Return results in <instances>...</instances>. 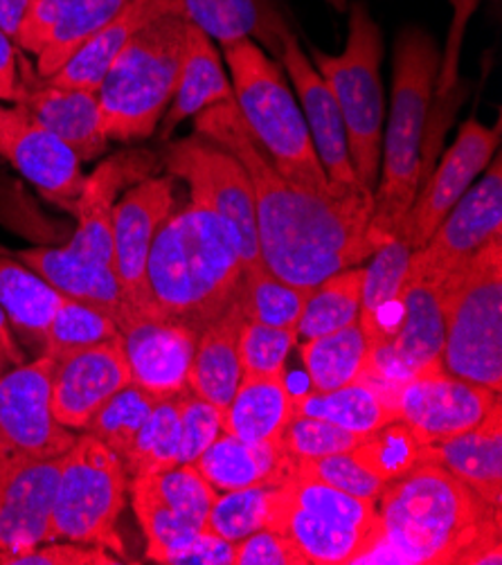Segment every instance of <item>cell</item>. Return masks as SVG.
I'll use <instances>...</instances> for the list:
<instances>
[{
    "label": "cell",
    "instance_id": "obj_33",
    "mask_svg": "<svg viewBox=\"0 0 502 565\" xmlns=\"http://www.w3.org/2000/svg\"><path fill=\"white\" fill-rule=\"evenodd\" d=\"M296 394L287 370L277 374H242L233 402L223 411V433L244 441H280L296 415Z\"/></svg>",
    "mask_w": 502,
    "mask_h": 565
},
{
    "label": "cell",
    "instance_id": "obj_45",
    "mask_svg": "<svg viewBox=\"0 0 502 565\" xmlns=\"http://www.w3.org/2000/svg\"><path fill=\"white\" fill-rule=\"evenodd\" d=\"M309 294L311 291L275 277L268 268H261L255 273H244L239 302L248 320L282 329H298V320Z\"/></svg>",
    "mask_w": 502,
    "mask_h": 565
},
{
    "label": "cell",
    "instance_id": "obj_31",
    "mask_svg": "<svg viewBox=\"0 0 502 565\" xmlns=\"http://www.w3.org/2000/svg\"><path fill=\"white\" fill-rule=\"evenodd\" d=\"M179 12V0H129L122 12L108 21L88 43H84L73 60L47 77L52 84L97 93L110 66L116 64L125 45L153 19Z\"/></svg>",
    "mask_w": 502,
    "mask_h": 565
},
{
    "label": "cell",
    "instance_id": "obj_57",
    "mask_svg": "<svg viewBox=\"0 0 502 565\" xmlns=\"http://www.w3.org/2000/svg\"><path fill=\"white\" fill-rule=\"evenodd\" d=\"M12 456H14V450H12L10 441L6 439V435H3V433H0V462L8 460V458H12Z\"/></svg>",
    "mask_w": 502,
    "mask_h": 565
},
{
    "label": "cell",
    "instance_id": "obj_44",
    "mask_svg": "<svg viewBox=\"0 0 502 565\" xmlns=\"http://www.w3.org/2000/svg\"><path fill=\"white\" fill-rule=\"evenodd\" d=\"M160 399L162 397L158 394L129 383L90 417L84 433L104 441L116 456H120V460H125L136 435Z\"/></svg>",
    "mask_w": 502,
    "mask_h": 565
},
{
    "label": "cell",
    "instance_id": "obj_18",
    "mask_svg": "<svg viewBox=\"0 0 502 565\" xmlns=\"http://www.w3.org/2000/svg\"><path fill=\"white\" fill-rule=\"evenodd\" d=\"M177 210V179L147 177L114 210V270L129 305L147 307V259L162 223Z\"/></svg>",
    "mask_w": 502,
    "mask_h": 565
},
{
    "label": "cell",
    "instance_id": "obj_39",
    "mask_svg": "<svg viewBox=\"0 0 502 565\" xmlns=\"http://www.w3.org/2000/svg\"><path fill=\"white\" fill-rule=\"evenodd\" d=\"M363 268L352 266L329 275L309 294L298 320V335L305 341L339 331L359 318Z\"/></svg>",
    "mask_w": 502,
    "mask_h": 565
},
{
    "label": "cell",
    "instance_id": "obj_40",
    "mask_svg": "<svg viewBox=\"0 0 502 565\" xmlns=\"http://www.w3.org/2000/svg\"><path fill=\"white\" fill-rule=\"evenodd\" d=\"M181 394L162 397L145 426L136 435L127 458L122 460L129 478L160 473L179 465L181 446Z\"/></svg>",
    "mask_w": 502,
    "mask_h": 565
},
{
    "label": "cell",
    "instance_id": "obj_1",
    "mask_svg": "<svg viewBox=\"0 0 502 565\" xmlns=\"http://www.w3.org/2000/svg\"><path fill=\"white\" fill-rule=\"evenodd\" d=\"M194 127L246 167L255 192L259 253L275 277L313 291L329 275L374 255L372 190L318 196L291 185L246 129L235 99L201 110Z\"/></svg>",
    "mask_w": 502,
    "mask_h": 565
},
{
    "label": "cell",
    "instance_id": "obj_25",
    "mask_svg": "<svg viewBox=\"0 0 502 565\" xmlns=\"http://www.w3.org/2000/svg\"><path fill=\"white\" fill-rule=\"evenodd\" d=\"M129 383L122 338L64 356L54 361L52 370V415L71 430H84L90 417Z\"/></svg>",
    "mask_w": 502,
    "mask_h": 565
},
{
    "label": "cell",
    "instance_id": "obj_51",
    "mask_svg": "<svg viewBox=\"0 0 502 565\" xmlns=\"http://www.w3.org/2000/svg\"><path fill=\"white\" fill-rule=\"evenodd\" d=\"M125 563L114 552L97 545H84L73 541H47L30 552L10 556L3 565H118Z\"/></svg>",
    "mask_w": 502,
    "mask_h": 565
},
{
    "label": "cell",
    "instance_id": "obj_42",
    "mask_svg": "<svg viewBox=\"0 0 502 565\" xmlns=\"http://www.w3.org/2000/svg\"><path fill=\"white\" fill-rule=\"evenodd\" d=\"M424 454L426 444L408 424L399 419L365 435L352 448V456L385 484L424 465Z\"/></svg>",
    "mask_w": 502,
    "mask_h": 565
},
{
    "label": "cell",
    "instance_id": "obj_14",
    "mask_svg": "<svg viewBox=\"0 0 502 565\" xmlns=\"http://www.w3.org/2000/svg\"><path fill=\"white\" fill-rule=\"evenodd\" d=\"M498 404H502L500 392L462 381L444 367L415 374L389 394L397 419L408 424L424 444L476 428Z\"/></svg>",
    "mask_w": 502,
    "mask_h": 565
},
{
    "label": "cell",
    "instance_id": "obj_48",
    "mask_svg": "<svg viewBox=\"0 0 502 565\" xmlns=\"http://www.w3.org/2000/svg\"><path fill=\"white\" fill-rule=\"evenodd\" d=\"M361 439V435H354L329 422L293 415L280 437V444L289 460H313L333 454H348Z\"/></svg>",
    "mask_w": 502,
    "mask_h": 565
},
{
    "label": "cell",
    "instance_id": "obj_47",
    "mask_svg": "<svg viewBox=\"0 0 502 565\" xmlns=\"http://www.w3.org/2000/svg\"><path fill=\"white\" fill-rule=\"evenodd\" d=\"M298 343V329L270 327L248 320L242 327V374H277L287 370V356Z\"/></svg>",
    "mask_w": 502,
    "mask_h": 565
},
{
    "label": "cell",
    "instance_id": "obj_12",
    "mask_svg": "<svg viewBox=\"0 0 502 565\" xmlns=\"http://www.w3.org/2000/svg\"><path fill=\"white\" fill-rule=\"evenodd\" d=\"M493 239H502V158L500 151L487 167L480 183L444 216L432 237L410 253L408 279L428 281L441 287V281L467 264L478 250Z\"/></svg>",
    "mask_w": 502,
    "mask_h": 565
},
{
    "label": "cell",
    "instance_id": "obj_2",
    "mask_svg": "<svg viewBox=\"0 0 502 565\" xmlns=\"http://www.w3.org/2000/svg\"><path fill=\"white\" fill-rule=\"evenodd\" d=\"M361 563L500 565L502 510L439 465L424 462L376 500V534Z\"/></svg>",
    "mask_w": 502,
    "mask_h": 565
},
{
    "label": "cell",
    "instance_id": "obj_53",
    "mask_svg": "<svg viewBox=\"0 0 502 565\" xmlns=\"http://www.w3.org/2000/svg\"><path fill=\"white\" fill-rule=\"evenodd\" d=\"M172 565H235V543L203 530L174 556Z\"/></svg>",
    "mask_w": 502,
    "mask_h": 565
},
{
    "label": "cell",
    "instance_id": "obj_8",
    "mask_svg": "<svg viewBox=\"0 0 502 565\" xmlns=\"http://www.w3.org/2000/svg\"><path fill=\"white\" fill-rule=\"evenodd\" d=\"M345 50L333 56L309 45L311 64L331 88L343 113L350 156L359 181L374 192L381 169L385 90L381 79L383 32L363 0L348 8Z\"/></svg>",
    "mask_w": 502,
    "mask_h": 565
},
{
    "label": "cell",
    "instance_id": "obj_38",
    "mask_svg": "<svg viewBox=\"0 0 502 565\" xmlns=\"http://www.w3.org/2000/svg\"><path fill=\"white\" fill-rule=\"evenodd\" d=\"M372 345L359 322L331 331L318 338H309L300 348V356L313 390L327 392L359 381L367 367Z\"/></svg>",
    "mask_w": 502,
    "mask_h": 565
},
{
    "label": "cell",
    "instance_id": "obj_4",
    "mask_svg": "<svg viewBox=\"0 0 502 565\" xmlns=\"http://www.w3.org/2000/svg\"><path fill=\"white\" fill-rule=\"evenodd\" d=\"M441 54L435 39L406 25L395 41L393 106L381 140V181L374 192L370 237L376 248L397 235L424 181V140Z\"/></svg>",
    "mask_w": 502,
    "mask_h": 565
},
{
    "label": "cell",
    "instance_id": "obj_24",
    "mask_svg": "<svg viewBox=\"0 0 502 565\" xmlns=\"http://www.w3.org/2000/svg\"><path fill=\"white\" fill-rule=\"evenodd\" d=\"M118 327L131 383L158 397H174L188 390V372L199 341L194 331L138 309H129Z\"/></svg>",
    "mask_w": 502,
    "mask_h": 565
},
{
    "label": "cell",
    "instance_id": "obj_30",
    "mask_svg": "<svg viewBox=\"0 0 502 565\" xmlns=\"http://www.w3.org/2000/svg\"><path fill=\"white\" fill-rule=\"evenodd\" d=\"M244 322L246 313L237 298V302L199 333L190 363L188 390L221 411H226L233 402L242 381L239 338Z\"/></svg>",
    "mask_w": 502,
    "mask_h": 565
},
{
    "label": "cell",
    "instance_id": "obj_22",
    "mask_svg": "<svg viewBox=\"0 0 502 565\" xmlns=\"http://www.w3.org/2000/svg\"><path fill=\"white\" fill-rule=\"evenodd\" d=\"M129 0H34L21 28L17 47L36 56V73L52 77L88 43Z\"/></svg>",
    "mask_w": 502,
    "mask_h": 565
},
{
    "label": "cell",
    "instance_id": "obj_28",
    "mask_svg": "<svg viewBox=\"0 0 502 565\" xmlns=\"http://www.w3.org/2000/svg\"><path fill=\"white\" fill-rule=\"evenodd\" d=\"M19 262L41 275L52 289L64 298H73L106 311L116 322L133 309L120 287L116 270L99 262L79 257L64 246L60 248H25L12 253Z\"/></svg>",
    "mask_w": 502,
    "mask_h": 565
},
{
    "label": "cell",
    "instance_id": "obj_36",
    "mask_svg": "<svg viewBox=\"0 0 502 565\" xmlns=\"http://www.w3.org/2000/svg\"><path fill=\"white\" fill-rule=\"evenodd\" d=\"M296 415L316 417L354 435H370L381 426L395 422V408L365 381H354L350 385L327 390V392H305L293 399Z\"/></svg>",
    "mask_w": 502,
    "mask_h": 565
},
{
    "label": "cell",
    "instance_id": "obj_23",
    "mask_svg": "<svg viewBox=\"0 0 502 565\" xmlns=\"http://www.w3.org/2000/svg\"><path fill=\"white\" fill-rule=\"evenodd\" d=\"M23 110L62 138L82 162L95 160L106 151L108 136L104 131L99 97L93 90L66 88L39 75L25 52L19 50L17 102Z\"/></svg>",
    "mask_w": 502,
    "mask_h": 565
},
{
    "label": "cell",
    "instance_id": "obj_37",
    "mask_svg": "<svg viewBox=\"0 0 502 565\" xmlns=\"http://www.w3.org/2000/svg\"><path fill=\"white\" fill-rule=\"evenodd\" d=\"M413 248L399 235L383 242L370 257V266L363 268V289H361V309L359 322L367 335L372 348L387 343L383 320L387 309L399 305L402 291L408 279Z\"/></svg>",
    "mask_w": 502,
    "mask_h": 565
},
{
    "label": "cell",
    "instance_id": "obj_54",
    "mask_svg": "<svg viewBox=\"0 0 502 565\" xmlns=\"http://www.w3.org/2000/svg\"><path fill=\"white\" fill-rule=\"evenodd\" d=\"M17 84H19V47L3 30H0V99L14 104Z\"/></svg>",
    "mask_w": 502,
    "mask_h": 565
},
{
    "label": "cell",
    "instance_id": "obj_3",
    "mask_svg": "<svg viewBox=\"0 0 502 565\" xmlns=\"http://www.w3.org/2000/svg\"><path fill=\"white\" fill-rule=\"evenodd\" d=\"M242 281L244 262L235 228L212 207L190 199L167 216L153 239L145 313L199 335L237 302Z\"/></svg>",
    "mask_w": 502,
    "mask_h": 565
},
{
    "label": "cell",
    "instance_id": "obj_13",
    "mask_svg": "<svg viewBox=\"0 0 502 565\" xmlns=\"http://www.w3.org/2000/svg\"><path fill=\"white\" fill-rule=\"evenodd\" d=\"M500 116L495 127H487L471 116L460 127L456 142L444 153L439 164L430 169L397 228V235L404 237L413 250L421 248L432 237L444 216L469 192L480 172H484L500 151Z\"/></svg>",
    "mask_w": 502,
    "mask_h": 565
},
{
    "label": "cell",
    "instance_id": "obj_15",
    "mask_svg": "<svg viewBox=\"0 0 502 565\" xmlns=\"http://www.w3.org/2000/svg\"><path fill=\"white\" fill-rule=\"evenodd\" d=\"M54 359L41 354L32 363L0 374V433L17 456L50 460L62 458L77 435L52 415L50 383Z\"/></svg>",
    "mask_w": 502,
    "mask_h": 565
},
{
    "label": "cell",
    "instance_id": "obj_17",
    "mask_svg": "<svg viewBox=\"0 0 502 565\" xmlns=\"http://www.w3.org/2000/svg\"><path fill=\"white\" fill-rule=\"evenodd\" d=\"M0 156L32 183L39 194L68 212L84 185L82 158L39 125L19 104L0 106Z\"/></svg>",
    "mask_w": 502,
    "mask_h": 565
},
{
    "label": "cell",
    "instance_id": "obj_11",
    "mask_svg": "<svg viewBox=\"0 0 502 565\" xmlns=\"http://www.w3.org/2000/svg\"><path fill=\"white\" fill-rule=\"evenodd\" d=\"M133 514L147 539V556L172 565L174 556L205 530L216 491L194 469L177 465L160 473L131 478Z\"/></svg>",
    "mask_w": 502,
    "mask_h": 565
},
{
    "label": "cell",
    "instance_id": "obj_59",
    "mask_svg": "<svg viewBox=\"0 0 502 565\" xmlns=\"http://www.w3.org/2000/svg\"><path fill=\"white\" fill-rule=\"evenodd\" d=\"M8 365H10V363H8V359L3 356V352H0V374H3V372L8 370Z\"/></svg>",
    "mask_w": 502,
    "mask_h": 565
},
{
    "label": "cell",
    "instance_id": "obj_16",
    "mask_svg": "<svg viewBox=\"0 0 502 565\" xmlns=\"http://www.w3.org/2000/svg\"><path fill=\"white\" fill-rule=\"evenodd\" d=\"M399 307V329L387 343L372 348L367 367L359 379L370 385L378 381L389 385L387 402L402 381L441 367L444 352L439 287L419 279H406Z\"/></svg>",
    "mask_w": 502,
    "mask_h": 565
},
{
    "label": "cell",
    "instance_id": "obj_27",
    "mask_svg": "<svg viewBox=\"0 0 502 565\" xmlns=\"http://www.w3.org/2000/svg\"><path fill=\"white\" fill-rule=\"evenodd\" d=\"M181 17L221 47L239 41L257 43L280 62L282 39L291 25L277 0H179Z\"/></svg>",
    "mask_w": 502,
    "mask_h": 565
},
{
    "label": "cell",
    "instance_id": "obj_41",
    "mask_svg": "<svg viewBox=\"0 0 502 565\" xmlns=\"http://www.w3.org/2000/svg\"><path fill=\"white\" fill-rule=\"evenodd\" d=\"M114 338H120V327L106 311L64 298L45 331L41 354L60 361L75 352L114 341Z\"/></svg>",
    "mask_w": 502,
    "mask_h": 565
},
{
    "label": "cell",
    "instance_id": "obj_49",
    "mask_svg": "<svg viewBox=\"0 0 502 565\" xmlns=\"http://www.w3.org/2000/svg\"><path fill=\"white\" fill-rule=\"evenodd\" d=\"M291 469L365 500H378V495L387 487L352 456V450L313 460H291Z\"/></svg>",
    "mask_w": 502,
    "mask_h": 565
},
{
    "label": "cell",
    "instance_id": "obj_46",
    "mask_svg": "<svg viewBox=\"0 0 502 565\" xmlns=\"http://www.w3.org/2000/svg\"><path fill=\"white\" fill-rule=\"evenodd\" d=\"M275 487L277 484H257L216 493L205 530L231 543H239L257 530H264Z\"/></svg>",
    "mask_w": 502,
    "mask_h": 565
},
{
    "label": "cell",
    "instance_id": "obj_20",
    "mask_svg": "<svg viewBox=\"0 0 502 565\" xmlns=\"http://www.w3.org/2000/svg\"><path fill=\"white\" fill-rule=\"evenodd\" d=\"M280 64L293 82L313 149L329 183L341 190H363L365 185L359 181L352 164L348 129L339 102L311 64L293 30L282 39Z\"/></svg>",
    "mask_w": 502,
    "mask_h": 565
},
{
    "label": "cell",
    "instance_id": "obj_21",
    "mask_svg": "<svg viewBox=\"0 0 502 565\" xmlns=\"http://www.w3.org/2000/svg\"><path fill=\"white\" fill-rule=\"evenodd\" d=\"M156 156L145 149H122L102 160L84 179L73 214L77 228L66 250L114 268V210L125 190L153 174Z\"/></svg>",
    "mask_w": 502,
    "mask_h": 565
},
{
    "label": "cell",
    "instance_id": "obj_56",
    "mask_svg": "<svg viewBox=\"0 0 502 565\" xmlns=\"http://www.w3.org/2000/svg\"><path fill=\"white\" fill-rule=\"evenodd\" d=\"M0 352H3V356L8 359L10 365L25 363V352L21 350V345L17 341V333H14L3 309H0Z\"/></svg>",
    "mask_w": 502,
    "mask_h": 565
},
{
    "label": "cell",
    "instance_id": "obj_9",
    "mask_svg": "<svg viewBox=\"0 0 502 565\" xmlns=\"http://www.w3.org/2000/svg\"><path fill=\"white\" fill-rule=\"evenodd\" d=\"M129 482L120 456L90 433L79 435L62 460L47 541L97 545L125 561L118 525L127 507Z\"/></svg>",
    "mask_w": 502,
    "mask_h": 565
},
{
    "label": "cell",
    "instance_id": "obj_58",
    "mask_svg": "<svg viewBox=\"0 0 502 565\" xmlns=\"http://www.w3.org/2000/svg\"><path fill=\"white\" fill-rule=\"evenodd\" d=\"M324 3L331 6L337 12H343V14H345L348 8H350V0H324Z\"/></svg>",
    "mask_w": 502,
    "mask_h": 565
},
{
    "label": "cell",
    "instance_id": "obj_5",
    "mask_svg": "<svg viewBox=\"0 0 502 565\" xmlns=\"http://www.w3.org/2000/svg\"><path fill=\"white\" fill-rule=\"evenodd\" d=\"M233 75V95L246 129L285 181L318 194L333 196L359 190L333 188L313 149L302 108L291 93L280 64L253 41L223 47ZM367 190V188H363Z\"/></svg>",
    "mask_w": 502,
    "mask_h": 565
},
{
    "label": "cell",
    "instance_id": "obj_19",
    "mask_svg": "<svg viewBox=\"0 0 502 565\" xmlns=\"http://www.w3.org/2000/svg\"><path fill=\"white\" fill-rule=\"evenodd\" d=\"M62 458L12 456L0 462V565L47 543Z\"/></svg>",
    "mask_w": 502,
    "mask_h": 565
},
{
    "label": "cell",
    "instance_id": "obj_55",
    "mask_svg": "<svg viewBox=\"0 0 502 565\" xmlns=\"http://www.w3.org/2000/svg\"><path fill=\"white\" fill-rule=\"evenodd\" d=\"M34 0H0V30L14 43L19 39V28Z\"/></svg>",
    "mask_w": 502,
    "mask_h": 565
},
{
    "label": "cell",
    "instance_id": "obj_35",
    "mask_svg": "<svg viewBox=\"0 0 502 565\" xmlns=\"http://www.w3.org/2000/svg\"><path fill=\"white\" fill-rule=\"evenodd\" d=\"M64 296L28 268L17 257H8L0 248V309L6 311L14 333L23 341L43 348L45 331L57 313Z\"/></svg>",
    "mask_w": 502,
    "mask_h": 565
},
{
    "label": "cell",
    "instance_id": "obj_6",
    "mask_svg": "<svg viewBox=\"0 0 502 565\" xmlns=\"http://www.w3.org/2000/svg\"><path fill=\"white\" fill-rule=\"evenodd\" d=\"M188 25L179 12L162 14L125 45L97 88L108 140H145L158 129L179 88Z\"/></svg>",
    "mask_w": 502,
    "mask_h": 565
},
{
    "label": "cell",
    "instance_id": "obj_7",
    "mask_svg": "<svg viewBox=\"0 0 502 565\" xmlns=\"http://www.w3.org/2000/svg\"><path fill=\"white\" fill-rule=\"evenodd\" d=\"M441 367L502 390V239H493L441 281Z\"/></svg>",
    "mask_w": 502,
    "mask_h": 565
},
{
    "label": "cell",
    "instance_id": "obj_26",
    "mask_svg": "<svg viewBox=\"0 0 502 565\" xmlns=\"http://www.w3.org/2000/svg\"><path fill=\"white\" fill-rule=\"evenodd\" d=\"M266 527L287 536L309 565L361 563L374 543V532L311 514L296 504L280 484L273 491Z\"/></svg>",
    "mask_w": 502,
    "mask_h": 565
},
{
    "label": "cell",
    "instance_id": "obj_29",
    "mask_svg": "<svg viewBox=\"0 0 502 565\" xmlns=\"http://www.w3.org/2000/svg\"><path fill=\"white\" fill-rule=\"evenodd\" d=\"M424 462L439 465L491 504L502 507V404L476 428L426 444Z\"/></svg>",
    "mask_w": 502,
    "mask_h": 565
},
{
    "label": "cell",
    "instance_id": "obj_32",
    "mask_svg": "<svg viewBox=\"0 0 502 565\" xmlns=\"http://www.w3.org/2000/svg\"><path fill=\"white\" fill-rule=\"evenodd\" d=\"M216 493L280 484L291 467L280 441H244L221 433L192 462Z\"/></svg>",
    "mask_w": 502,
    "mask_h": 565
},
{
    "label": "cell",
    "instance_id": "obj_50",
    "mask_svg": "<svg viewBox=\"0 0 502 565\" xmlns=\"http://www.w3.org/2000/svg\"><path fill=\"white\" fill-rule=\"evenodd\" d=\"M181 446L179 465H192L203 450L223 433V411L196 397L190 390L181 392Z\"/></svg>",
    "mask_w": 502,
    "mask_h": 565
},
{
    "label": "cell",
    "instance_id": "obj_34",
    "mask_svg": "<svg viewBox=\"0 0 502 565\" xmlns=\"http://www.w3.org/2000/svg\"><path fill=\"white\" fill-rule=\"evenodd\" d=\"M231 99H235L233 84L223 71L214 41L190 23L179 88L160 120V138L167 140L183 120L196 118L201 110Z\"/></svg>",
    "mask_w": 502,
    "mask_h": 565
},
{
    "label": "cell",
    "instance_id": "obj_52",
    "mask_svg": "<svg viewBox=\"0 0 502 565\" xmlns=\"http://www.w3.org/2000/svg\"><path fill=\"white\" fill-rule=\"evenodd\" d=\"M235 565H309L302 552L280 532L257 530L235 543Z\"/></svg>",
    "mask_w": 502,
    "mask_h": 565
},
{
    "label": "cell",
    "instance_id": "obj_43",
    "mask_svg": "<svg viewBox=\"0 0 502 565\" xmlns=\"http://www.w3.org/2000/svg\"><path fill=\"white\" fill-rule=\"evenodd\" d=\"M280 489L302 510L331 519L337 523H345L359 530L374 532L376 530V500H365L350 495L337 487L324 484L316 478L298 473L289 467Z\"/></svg>",
    "mask_w": 502,
    "mask_h": 565
},
{
    "label": "cell",
    "instance_id": "obj_10",
    "mask_svg": "<svg viewBox=\"0 0 502 565\" xmlns=\"http://www.w3.org/2000/svg\"><path fill=\"white\" fill-rule=\"evenodd\" d=\"M162 167L177 181H185L190 199L226 218L239 239L244 273L266 268L259 253L255 192L246 167L226 149L194 134L162 151Z\"/></svg>",
    "mask_w": 502,
    "mask_h": 565
}]
</instances>
